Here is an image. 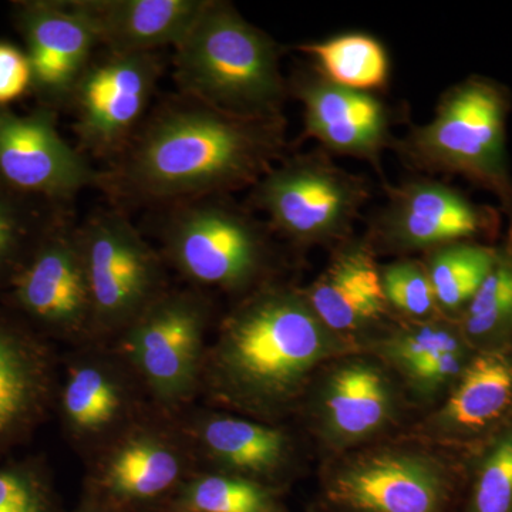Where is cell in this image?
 <instances>
[{"label": "cell", "mask_w": 512, "mask_h": 512, "mask_svg": "<svg viewBox=\"0 0 512 512\" xmlns=\"http://www.w3.org/2000/svg\"><path fill=\"white\" fill-rule=\"evenodd\" d=\"M56 372L47 340L0 316V457L29 439L55 406Z\"/></svg>", "instance_id": "22"}, {"label": "cell", "mask_w": 512, "mask_h": 512, "mask_svg": "<svg viewBox=\"0 0 512 512\" xmlns=\"http://www.w3.org/2000/svg\"><path fill=\"white\" fill-rule=\"evenodd\" d=\"M299 52L311 59V66L338 86L357 92H384L389 86L392 63L379 39L363 32L302 43Z\"/></svg>", "instance_id": "25"}, {"label": "cell", "mask_w": 512, "mask_h": 512, "mask_svg": "<svg viewBox=\"0 0 512 512\" xmlns=\"http://www.w3.org/2000/svg\"><path fill=\"white\" fill-rule=\"evenodd\" d=\"M32 84V67L26 53L9 43H0V106L20 99Z\"/></svg>", "instance_id": "33"}, {"label": "cell", "mask_w": 512, "mask_h": 512, "mask_svg": "<svg viewBox=\"0 0 512 512\" xmlns=\"http://www.w3.org/2000/svg\"><path fill=\"white\" fill-rule=\"evenodd\" d=\"M84 497L106 512H163L198 471L178 417L153 406L86 458Z\"/></svg>", "instance_id": "10"}, {"label": "cell", "mask_w": 512, "mask_h": 512, "mask_svg": "<svg viewBox=\"0 0 512 512\" xmlns=\"http://www.w3.org/2000/svg\"><path fill=\"white\" fill-rule=\"evenodd\" d=\"M110 53H156L177 47L207 0H72Z\"/></svg>", "instance_id": "24"}, {"label": "cell", "mask_w": 512, "mask_h": 512, "mask_svg": "<svg viewBox=\"0 0 512 512\" xmlns=\"http://www.w3.org/2000/svg\"><path fill=\"white\" fill-rule=\"evenodd\" d=\"M370 198L369 180L318 150L282 158L251 188L249 205L264 212L275 237L308 251L332 249L353 237Z\"/></svg>", "instance_id": "9"}, {"label": "cell", "mask_w": 512, "mask_h": 512, "mask_svg": "<svg viewBox=\"0 0 512 512\" xmlns=\"http://www.w3.org/2000/svg\"><path fill=\"white\" fill-rule=\"evenodd\" d=\"M16 20L28 47L32 89L47 103H69L100 46L89 20L72 0L20 3Z\"/></svg>", "instance_id": "23"}, {"label": "cell", "mask_w": 512, "mask_h": 512, "mask_svg": "<svg viewBox=\"0 0 512 512\" xmlns=\"http://www.w3.org/2000/svg\"><path fill=\"white\" fill-rule=\"evenodd\" d=\"M468 456L406 433L320 460L319 512H458Z\"/></svg>", "instance_id": "4"}, {"label": "cell", "mask_w": 512, "mask_h": 512, "mask_svg": "<svg viewBox=\"0 0 512 512\" xmlns=\"http://www.w3.org/2000/svg\"><path fill=\"white\" fill-rule=\"evenodd\" d=\"M93 315V343L110 345L170 286L160 251L121 211L76 228Z\"/></svg>", "instance_id": "11"}, {"label": "cell", "mask_w": 512, "mask_h": 512, "mask_svg": "<svg viewBox=\"0 0 512 512\" xmlns=\"http://www.w3.org/2000/svg\"><path fill=\"white\" fill-rule=\"evenodd\" d=\"M74 512H106L103 510V508L99 507L96 503H93L92 500H89V498L84 497L82 498V503H80L79 507H77V510Z\"/></svg>", "instance_id": "34"}, {"label": "cell", "mask_w": 512, "mask_h": 512, "mask_svg": "<svg viewBox=\"0 0 512 512\" xmlns=\"http://www.w3.org/2000/svg\"><path fill=\"white\" fill-rule=\"evenodd\" d=\"M212 319L210 293L168 288L110 343L136 373L154 409L177 417L201 397Z\"/></svg>", "instance_id": "8"}, {"label": "cell", "mask_w": 512, "mask_h": 512, "mask_svg": "<svg viewBox=\"0 0 512 512\" xmlns=\"http://www.w3.org/2000/svg\"><path fill=\"white\" fill-rule=\"evenodd\" d=\"M286 119H248L191 97L165 101L106 171L103 190L167 205L252 187L285 157Z\"/></svg>", "instance_id": "2"}, {"label": "cell", "mask_w": 512, "mask_h": 512, "mask_svg": "<svg viewBox=\"0 0 512 512\" xmlns=\"http://www.w3.org/2000/svg\"><path fill=\"white\" fill-rule=\"evenodd\" d=\"M458 512H512V421L468 454L466 488Z\"/></svg>", "instance_id": "29"}, {"label": "cell", "mask_w": 512, "mask_h": 512, "mask_svg": "<svg viewBox=\"0 0 512 512\" xmlns=\"http://www.w3.org/2000/svg\"><path fill=\"white\" fill-rule=\"evenodd\" d=\"M382 285L387 305L396 318L421 322L443 316L420 256H403L382 264Z\"/></svg>", "instance_id": "30"}, {"label": "cell", "mask_w": 512, "mask_h": 512, "mask_svg": "<svg viewBox=\"0 0 512 512\" xmlns=\"http://www.w3.org/2000/svg\"><path fill=\"white\" fill-rule=\"evenodd\" d=\"M386 201L369 222L365 237L377 256H421L454 242L493 241L500 217L463 191L434 178L384 184Z\"/></svg>", "instance_id": "12"}, {"label": "cell", "mask_w": 512, "mask_h": 512, "mask_svg": "<svg viewBox=\"0 0 512 512\" xmlns=\"http://www.w3.org/2000/svg\"><path fill=\"white\" fill-rule=\"evenodd\" d=\"M510 109L504 86L487 77H468L444 92L430 121L396 138L393 150L419 173L460 175L490 191L512 222Z\"/></svg>", "instance_id": "6"}, {"label": "cell", "mask_w": 512, "mask_h": 512, "mask_svg": "<svg viewBox=\"0 0 512 512\" xmlns=\"http://www.w3.org/2000/svg\"><path fill=\"white\" fill-rule=\"evenodd\" d=\"M284 495L244 478L198 470L163 512H266L282 505Z\"/></svg>", "instance_id": "28"}, {"label": "cell", "mask_w": 512, "mask_h": 512, "mask_svg": "<svg viewBox=\"0 0 512 512\" xmlns=\"http://www.w3.org/2000/svg\"><path fill=\"white\" fill-rule=\"evenodd\" d=\"M0 181L19 194L66 201L87 188L103 190L106 171L60 136L52 107L18 116L0 106Z\"/></svg>", "instance_id": "18"}, {"label": "cell", "mask_w": 512, "mask_h": 512, "mask_svg": "<svg viewBox=\"0 0 512 512\" xmlns=\"http://www.w3.org/2000/svg\"><path fill=\"white\" fill-rule=\"evenodd\" d=\"M497 245L490 274L457 320L477 352L512 342V222Z\"/></svg>", "instance_id": "27"}, {"label": "cell", "mask_w": 512, "mask_h": 512, "mask_svg": "<svg viewBox=\"0 0 512 512\" xmlns=\"http://www.w3.org/2000/svg\"><path fill=\"white\" fill-rule=\"evenodd\" d=\"M0 512H62L45 464L23 460L0 467Z\"/></svg>", "instance_id": "32"}, {"label": "cell", "mask_w": 512, "mask_h": 512, "mask_svg": "<svg viewBox=\"0 0 512 512\" xmlns=\"http://www.w3.org/2000/svg\"><path fill=\"white\" fill-rule=\"evenodd\" d=\"M57 386L67 440L84 457L127 429L151 407L136 373L111 345L74 348Z\"/></svg>", "instance_id": "14"}, {"label": "cell", "mask_w": 512, "mask_h": 512, "mask_svg": "<svg viewBox=\"0 0 512 512\" xmlns=\"http://www.w3.org/2000/svg\"><path fill=\"white\" fill-rule=\"evenodd\" d=\"M288 90L302 106L303 138L318 141L325 153L366 161L384 178L382 156L396 141L386 101L338 86L312 66L293 72Z\"/></svg>", "instance_id": "20"}, {"label": "cell", "mask_w": 512, "mask_h": 512, "mask_svg": "<svg viewBox=\"0 0 512 512\" xmlns=\"http://www.w3.org/2000/svg\"><path fill=\"white\" fill-rule=\"evenodd\" d=\"M497 244L463 241L433 249L421 255L431 285L436 293L437 306L444 318L458 320L473 301L484 279L490 274Z\"/></svg>", "instance_id": "26"}, {"label": "cell", "mask_w": 512, "mask_h": 512, "mask_svg": "<svg viewBox=\"0 0 512 512\" xmlns=\"http://www.w3.org/2000/svg\"><path fill=\"white\" fill-rule=\"evenodd\" d=\"M360 349L382 360L416 419L446 399L477 353L457 320L444 316L419 322L392 315Z\"/></svg>", "instance_id": "17"}, {"label": "cell", "mask_w": 512, "mask_h": 512, "mask_svg": "<svg viewBox=\"0 0 512 512\" xmlns=\"http://www.w3.org/2000/svg\"><path fill=\"white\" fill-rule=\"evenodd\" d=\"M357 349L319 319L301 286L274 279L239 298L218 323L201 397L214 409L289 424L320 367Z\"/></svg>", "instance_id": "1"}, {"label": "cell", "mask_w": 512, "mask_h": 512, "mask_svg": "<svg viewBox=\"0 0 512 512\" xmlns=\"http://www.w3.org/2000/svg\"><path fill=\"white\" fill-rule=\"evenodd\" d=\"M174 80L183 96L248 119L284 117L289 96L278 43L225 0H207L174 47Z\"/></svg>", "instance_id": "3"}, {"label": "cell", "mask_w": 512, "mask_h": 512, "mask_svg": "<svg viewBox=\"0 0 512 512\" xmlns=\"http://www.w3.org/2000/svg\"><path fill=\"white\" fill-rule=\"evenodd\" d=\"M25 197L0 181V281L12 279L45 234H39L35 212Z\"/></svg>", "instance_id": "31"}, {"label": "cell", "mask_w": 512, "mask_h": 512, "mask_svg": "<svg viewBox=\"0 0 512 512\" xmlns=\"http://www.w3.org/2000/svg\"><path fill=\"white\" fill-rule=\"evenodd\" d=\"M161 74L157 53L107 52L92 60L69 100L83 154L119 156L143 126Z\"/></svg>", "instance_id": "15"}, {"label": "cell", "mask_w": 512, "mask_h": 512, "mask_svg": "<svg viewBox=\"0 0 512 512\" xmlns=\"http://www.w3.org/2000/svg\"><path fill=\"white\" fill-rule=\"evenodd\" d=\"M177 417L198 470L244 478L282 494L305 473L309 443L291 423H265L210 406H192Z\"/></svg>", "instance_id": "13"}, {"label": "cell", "mask_w": 512, "mask_h": 512, "mask_svg": "<svg viewBox=\"0 0 512 512\" xmlns=\"http://www.w3.org/2000/svg\"><path fill=\"white\" fill-rule=\"evenodd\" d=\"M511 421L512 342L478 350L446 399L403 433L468 456Z\"/></svg>", "instance_id": "19"}, {"label": "cell", "mask_w": 512, "mask_h": 512, "mask_svg": "<svg viewBox=\"0 0 512 512\" xmlns=\"http://www.w3.org/2000/svg\"><path fill=\"white\" fill-rule=\"evenodd\" d=\"M414 419L390 370L363 349L320 367L295 417L320 460L403 433Z\"/></svg>", "instance_id": "7"}, {"label": "cell", "mask_w": 512, "mask_h": 512, "mask_svg": "<svg viewBox=\"0 0 512 512\" xmlns=\"http://www.w3.org/2000/svg\"><path fill=\"white\" fill-rule=\"evenodd\" d=\"M30 322L74 348L93 343L92 301L76 228L53 224L12 278Z\"/></svg>", "instance_id": "16"}, {"label": "cell", "mask_w": 512, "mask_h": 512, "mask_svg": "<svg viewBox=\"0 0 512 512\" xmlns=\"http://www.w3.org/2000/svg\"><path fill=\"white\" fill-rule=\"evenodd\" d=\"M302 289L319 319L359 349L392 318L382 264L365 235H353L330 249L328 264Z\"/></svg>", "instance_id": "21"}, {"label": "cell", "mask_w": 512, "mask_h": 512, "mask_svg": "<svg viewBox=\"0 0 512 512\" xmlns=\"http://www.w3.org/2000/svg\"><path fill=\"white\" fill-rule=\"evenodd\" d=\"M160 251L167 268L201 291L239 299L278 279L281 258L268 224L229 195L167 205Z\"/></svg>", "instance_id": "5"}, {"label": "cell", "mask_w": 512, "mask_h": 512, "mask_svg": "<svg viewBox=\"0 0 512 512\" xmlns=\"http://www.w3.org/2000/svg\"><path fill=\"white\" fill-rule=\"evenodd\" d=\"M266 512H286L284 505H279V507L272 508V510Z\"/></svg>", "instance_id": "35"}]
</instances>
